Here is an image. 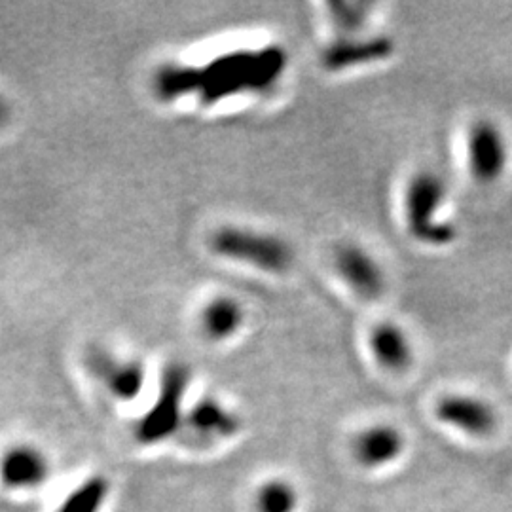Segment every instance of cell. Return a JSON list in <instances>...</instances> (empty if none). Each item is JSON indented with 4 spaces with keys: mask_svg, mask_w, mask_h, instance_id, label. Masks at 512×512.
<instances>
[{
    "mask_svg": "<svg viewBox=\"0 0 512 512\" xmlns=\"http://www.w3.org/2000/svg\"><path fill=\"white\" fill-rule=\"evenodd\" d=\"M285 67L287 52L281 46L219 55L198 67L196 95L203 105H213L238 93L264 92L274 86Z\"/></svg>",
    "mask_w": 512,
    "mask_h": 512,
    "instance_id": "obj_1",
    "label": "cell"
},
{
    "mask_svg": "<svg viewBox=\"0 0 512 512\" xmlns=\"http://www.w3.org/2000/svg\"><path fill=\"white\" fill-rule=\"evenodd\" d=\"M211 249L220 256L251 264L268 272H283L293 262V251L283 239L243 230L238 226L220 228L211 236Z\"/></svg>",
    "mask_w": 512,
    "mask_h": 512,
    "instance_id": "obj_2",
    "label": "cell"
},
{
    "mask_svg": "<svg viewBox=\"0 0 512 512\" xmlns=\"http://www.w3.org/2000/svg\"><path fill=\"white\" fill-rule=\"evenodd\" d=\"M444 202V183L435 173H420L406 190V219L412 236L425 245H448L458 230L448 222H437L435 213Z\"/></svg>",
    "mask_w": 512,
    "mask_h": 512,
    "instance_id": "obj_3",
    "label": "cell"
},
{
    "mask_svg": "<svg viewBox=\"0 0 512 512\" xmlns=\"http://www.w3.org/2000/svg\"><path fill=\"white\" fill-rule=\"evenodd\" d=\"M190 384V370L181 363L167 365L156 403L137 423V440L156 444L177 433L183 421L184 393Z\"/></svg>",
    "mask_w": 512,
    "mask_h": 512,
    "instance_id": "obj_4",
    "label": "cell"
},
{
    "mask_svg": "<svg viewBox=\"0 0 512 512\" xmlns=\"http://www.w3.org/2000/svg\"><path fill=\"white\" fill-rule=\"evenodd\" d=\"M88 366L110 393L120 401H133L145 385V366L139 361H124L101 349H93Z\"/></svg>",
    "mask_w": 512,
    "mask_h": 512,
    "instance_id": "obj_5",
    "label": "cell"
},
{
    "mask_svg": "<svg viewBox=\"0 0 512 512\" xmlns=\"http://www.w3.org/2000/svg\"><path fill=\"white\" fill-rule=\"evenodd\" d=\"M48 476L50 461L35 446H12L0 458V480L10 490H35Z\"/></svg>",
    "mask_w": 512,
    "mask_h": 512,
    "instance_id": "obj_6",
    "label": "cell"
},
{
    "mask_svg": "<svg viewBox=\"0 0 512 512\" xmlns=\"http://www.w3.org/2000/svg\"><path fill=\"white\" fill-rule=\"evenodd\" d=\"M469 162L478 181H495L507 165L505 137L492 122H478L469 133Z\"/></svg>",
    "mask_w": 512,
    "mask_h": 512,
    "instance_id": "obj_7",
    "label": "cell"
},
{
    "mask_svg": "<svg viewBox=\"0 0 512 512\" xmlns=\"http://www.w3.org/2000/svg\"><path fill=\"white\" fill-rule=\"evenodd\" d=\"M336 266L349 285L365 298L384 291V274L376 260L357 245H344L336 253Z\"/></svg>",
    "mask_w": 512,
    "mask_h": 512,
    "instance_id": "obj_8",
    "label": "cell"
},
{
    "mask_svg": "<svg viewBox=\"0 0 512 512\" xmlns=\"http://www.w3.org/2000/svg\"><path fill=\"white\" fill-rule=\"evenodd\" d=\"M437 416L444 423L471 435H488L497 423L494 408L473 397H448L440 401Z\"/></svg>",
    "mask_w": 512,
    "mask_h": 512,
    "instance_id": "obj_9",
    "label": "cell"
},
{
    "mask_svg": "<svg viewBox=\"0 0 512 512\" xmlns=\"http://www.w3.org/2000/svg\"><path fill=\"white\" fill-rule=\"evenodd\" d=\"M395 52V44L389 38L378 37L370 40H344L336 42L323 54V65L329 71H344L366 63L382 61Z\"/></svg>",
    "mask_w": 512,
    "mask_h": 512,
    "instance_id": "obj_10",
    "label": "cell"
},
{
    "mask_svg": "<svg viewBox=\"0 0 512 512\" xmlns=\"http://www.w3.org/2000/svg\"><path fill=\"white\" fill-rule=\"evenodd\" d=\"M184 421L186 427L203 440L228 439L241 429L238 416L213 399L196 404Z\"/></svg>",
    "mask_w": 512,
    "mask_h": 512,
    "instance_id": "obj_11",
    "label": "cell"
},
{
    "mask_svg": "<svg viewBox=\"0 0 512 512\" xmlns=\"http://www.w3.org/2000/svg\"><path fill=\"white\" fill-rule=\"evenodd\" d=\"M404 448L403 435L389 425L366 429L355 442L357 459L366 467H382L401 456Z\"/></svg>",
    "mask_w": 512,
    "mask_h": 512,
    "instance_id": "obj_12",
    "label": "cell"
},
{
    "mask_svg": "<svg viewBox=\"0 0 512 512\" xmlns=\"http://www.w3.org/2000/svg\"><path fill=\"white\" fill-rule=\"evenodd\" d=\"M372 349L382 366L391 370H404L412 361L410 344L403 330L389 323L372 332Z\"/></svg>",
    "mask_w": 512,
    "mask_h": 512,
    "instance_id": "obj_13",
    "label": "cell"
},
{
    "mask_svg": "<svg viewBox=\"0 0 512 512\" xmlns=\"http://www.w3.org/2000/svg\"><path fill=\"white\" fill-rule=\"evenodd\" d=\"M243 325V310L234 298L220 296L202 313L203 332L213 340H226Z\"/></svg>",
    "mask_w": 512,
    "mask_h": 512,
    "instance_id": "obj_14",
    "label": "cell"
},
{
    "mask_svg": "<svg viewBox=\"0 0 512 512\" xmlns=\"http://www.w3.org/2000/svg\"><path fill=\"white\" fill-rule=\"evenodd\" d=\"M198 86V67L169 63L158 69L154 78V90L160 99L175 101L183 95L196 93Z\"/></svg>",
    "mask_w": 512,
    "mask_h": 512,
    "instance_id": "obj_15",
    "label": "cell"
},
{
    "mask_svg": "<svg viewBox=\"0 0 512 512\" xmlns=\"http://www.w3.org/2000/svg\"><path fill=\"white\" fill-rule=\"evenodd\" d=\"M109 492L110 484L105 476H92L69 494L57 512H101Z\"/></svg>",
    "mask_w": 512,
    "mask_h": 512,
    "instance_id": "obj_16",
    "label": "cell"
},
{
    "mask_svg": "<svg viewBox=\"0 0 512 512\" xmlns=\"http://www.w3.org/2000/svg\"><path fill=\"white\" fill-rule=\"evenodd\" d=\"M255 505L258 512H294L298 507V492L287 480H268L260 486Z\"/></svg>",
    "mask_w": 512,
    "mask_h": 512,
    "instance_id": "obj_17",
    "label": "cell"
},
{
    "mask_svg": "<svg viewBox=\"0 0 512 512\" xmlns=\"http://www.w3.org/2000/svg\"><path fill=\"white\" fill-rule=\"evenodd\" d=\"M6 118V105L2 103V99H0V124H2V120Z\"/></svg>",
    "mask_w": 512,
    "mask_h": 512,
    "instance_id": "obj_18",
    "label": "cell"
}]
</instances>
